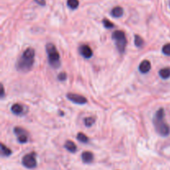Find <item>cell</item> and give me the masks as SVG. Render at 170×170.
I'll return each instance as SVG.
<instances>
[{"label":"cell","mask_w":170,"mask_h":170,"mask_svg":"<svg viewBox=\"0 0 170 170\" xmlns=\"http://www.w3.org/2000/svg\"><path fill=\"white\" fill-rule=\"evenodd\" d=\"M67 99L73 103L78 104V105H84L87 102L86 98L84 96L78 95V94H73V93H68L67 95Z\"/></svg>","instance_id":"6"},{"label":"cell","mask_w":170,"mask_h":170,"mask_svg":"<svg viewBox=\"0 0 170 170\" xmlns=\"http://www.w3.org/2000/svg\"><path fill=\"white\" fill-rule=\"evenodd\" d=\"M35 2L37 3L38 4H40L42 6H44L45 4H46V2H45V0H35Z\"/></svg>","instance_id":"24"},{"label":"cell","mask_w":170,"mask_h":170,"mask_svg":"<svg viewBox=\"0 0 170 170\" xmlns=\"http://www.w3.org/2000/svg\"><path fill=\"white\" fill-rule=\"evenodd\" d=\"M67 5L71 9H76L79 6L78 0H67Z\"/></svg>","instance_id":"16"},{"label":"cell","mask_w":170,"mask_h":170,"mask_svg":"<svg viewBox=\"0 0 170 170\" xmlns=\"http://www.w3.org/2000/svg\"><path fill=\"white\" fill-rule=\"evenodd\" d=\"M112 39L115 42L116 48L120 53H124L127 46V39L125 33L123 31H115L112 33Z\"/></svg>","instance_id":"4"},{"label":"cell","mask_w":170,"mask_h":170,"mask_svg":"<svg viewBox=\"0 0 170 170\" xmlns=\"http://www.w3.org/2000/svg\"><path fill=\"white\" fill-rule=\"evenodd\" d=\"M27 134H20L18 136V140L19 143L21 144H25L28 140V138H27Z\"/></svg>","instance_id":"18"},{"label":"cell","mask_w":170,"mask_h":170,"mask_svg":"<svg viewBox=\"0 0 170 170\" xmlns=\"http://www.w3.org/2000/svg\"><path fill=\"white\" fill-rule=\"evenodd\" d=\"M46 51L48 55V62L51 67L53 68H58L61 66L60 55L55 45L52 43H48L46 46Z\"/></svg>","instance_id":"3"},{"label":"cell","mask_w":170,"mask_h":170,"mask_svg":"<svg viewBox=\"0 0 170 170\" xmlns=\"http://www.w3.org/2000/svg\"><path fill=\"white\" fill-rule=\"evenodd\" d=\"M22 163L24 166L27 169H33L37 166V160H36V154L35 153H31L28 154L23 156L22 159Z\"/></svg>","instance_id":"5"},{"label":"cell","mask_w":170,"mask_h":170,"mask_svg":"<svg viewBox=\"0 0 170 170\" xmlns=\"http://www.w3.org/2000/svg\"><path fill=\"white\" fill-rule=\"evenodd\" d=\"M84 123L86 127H91L93 125V124L95 123V118L93 117H87L84 120Z\"/></svg>","instance_id":"19"},{"label":"cell","mask_w":170,"mask_h":170,"mask_svg":"<svg viewBox=\"0 0 170 170\" xmlns=\"http://www.w3.org/2000/svg\"><path fill=\"white\" fill-rule=\"evenodd\" d=\"M57 77H58L59 81H65V80H67V74L65 72H62L58 75Z\"/></svg>","instance_id":"23"},{"label":"cell","mask_w":170,"mask_h":170,"mask_svg":"<svg viewBox=\"0 0 170 170\" xmlns=\"http://www.w3.org/2000/svg\"><path fill=\"white\" fill-rule=\"evenodd\" d=\"M124 13V9L121 7H115L111 10V15L114 18H120Z\"/></svg>","instance_id":"10"},{"label":"cell","mask_w":170,"mask_h":170,"mask_svg":"<svg viewBox=\"0 0 170 170\" xmlns=\"http://www.w3.org/2000/svg\"><path fill=\"white\" fill-rule=\"evenodd\" d=\"M1 151H2V154L4 156H9L12 154L11 149L7 148V146H5L3 143L1 144Z\"/></svg>","instance_id":"14"},{"label":"cell","mask_w":170,"mask_h":170,"mask_svg":"<svg viewBox=\"0 0 170 170\" xmlns=\"http://www.w3.org/2000/svg\"><path fill=\"white\" fill-rule=\"evenodd\" d=\"M76 138H77L78 140L81 141L82 143H87L89 141L88 137L86 136L85 134L83 133H78Z\"/></svg>","instance_id":"17"},{"label":"cell","mask_w":170,"mask_h":170,"mask_svg":"<svg viewBox=\"0 0 170 170\" xmlns=\"http://www.w3.org/2000/svg\"><path fill=\"white\" fill-rule=\"evenodd\" d=\"M159 75L162 79H168L170 77V68L169 67H165L159 71Z\"/></svg>","instance_id":"13"},{"label":"cell","mask_w":170,"mask_h":170,"mask_svg":"<svg viewBox=\"0 0 170 170\" xmlns=\"http://www.w3.org/2000/svg\"><path fill=\"white\" fill-rule=\"evenodd\" d=\"M82 161L85 163H91L94 159V155L90 151H85L82 153Z\"/></svg>","instance_id":"9"},{"label":"cell","mask_w":170,"mask_h":170,"mask_svg":"<svg viewBox=\"0 0 170 170\" xmlns=\"http://www.w3.org/2000/svg\"><path fill=\"white\" fill-rule=\"evenodd\" d=\"M103 24L105 27H106V28H112V27H114V23L112 22H111L109 19H105L103 20Z\"/></svg>","instance_id":"21"},{"label":"cell","mask_w":170,"mask_h":170,"mask_svg":"<svg viewBox=\"0 0 170 170\" xmlns=\"http://www.w3.org/2000/svg\"><path fill=\"white\" fill-rule=\"evenodd\" d=\"M14 133L19 136V135H20V134H27V133L26 130H24L23 129H22V128H20V127H15L14 128Z\"/></svg>","instance_id":"22"},{"label":"cell","mask_w":170,"mask_h":170,"mask_svg":"<svg viewBox=\"0 0 170 170\" xmlns=\"http://www.w3.org/2000/svg\"><path fill=\"white\" fill-rule=\"evenodd\" d=\"M65 148H67V150L71 153H75V152L76 151V145L75 144L74 142H72V141L71 140H67L66 142V144H65Z\"/></svg>","instance_id":"12"},{"label":"cell","mask_w":170,"mask_h":170,"mask_svg":"<svg viewBox=\"0 0 170 170\" xmlns=\"http://www.w3.org/2000/svg\"><path fill=\"white\" fill-rule=\"evenodd\" d=\"M4 85H2V95H1V97H4Z\"/></svg>","instance_id":"25"},{"label":"cell","mask_w":170,"mask_h":170,"mask_svg":"<svg viewBox=\"0 0 170 170\" xmlns=\"http://www.w3.org/2000/svg\"><path fill=\"white\" fill-rule=\"evenodd\" d=\"M151 69V63L148 60H144L140 64L139 66V70L140 71L141 73L145 74V73H148V71Z\"/></svg>","instance_id":"8"},{"label":"cell","mask_w":170,"mask_h":170,"mask_svg":"<svg viewBox=\"0 0 170 170\" xmlns=\"http://www.w3.org/2000/svg\"><path fill=\"white\" fill-rule=\"evenodd\" d=\"M11 111L13 112V114H14V115H21L22 113V111H23V107L20 104H14V105H12Z\"/></svg>","instance_id":"11"},{"label":"cell","mask_w":170,"mask_h":170,"mask_svg":"<svg viewBox=\"0 0 170 170\" xmlns=\"http://www.w3.org/2000/svg\"><path fill=\"white\" fill-rule=\"evenodd\" d=\"M35 51L32 48H27L17 62V69L19 71L27 72L32 69L34 63Z\"/></svg>","instance_id":"1"},{"label":"cell","mask_w":170,"mask_h":170,"mask_svg":"<svg viewBox=\"0 0 170 170\" xmlns=\"http://www.w3.org/2000/svg\"><path fill=\"white\" fill-rule=\"evenodd\" d=\"M134 44L137 48H141L144 45V40L143 38L139 36V35H135L134 36Z\"/></svg>","instance_id":"15"},{"label":"cell","mask_w":170,"mask_h":170,"mask_svg":"<svg viewBox=\"0 0 170 170\" xmlns=\"http://www.w3.org/2000/svg\"><path fill=\"white\" fill-rule=\"evenodd\" d=\"M163 119H164V111L163 108H160L156 112L153 122H154L157 132L162 136H167L169 134L170 128L169 126L165 123Z\"/></svg>","instance_id":"2"},{"label":"cell","mask_w":170,"mask_h":170,"mask_svg":"<svg viewBox=\"0 0 170 170\" xmlns=\"http://www.w3.org/2000/svg\"><path fill=\"white\" fill-rule=\"evenodd\" d=\"M162 52L164 55L170 56V43H167L162 48Z\"/></svg>","instance_id":"20"},{"label":"cell","mask_w":170,"mask_h":170,"mask_svg":"<svg viewBox=\"0 0 170 170\" xmlns=\"http://www.w3.org/2000/svg\"><path fill=\"white\" fill-rule=\"evenodd\" d=\"M79 52L81 53V55L82 56H84L86 59L91 58L93 55L92 50H91V48H90L88 45H82L79 48Z\"/></svg>","instance_id":"7"}]
</instances>
